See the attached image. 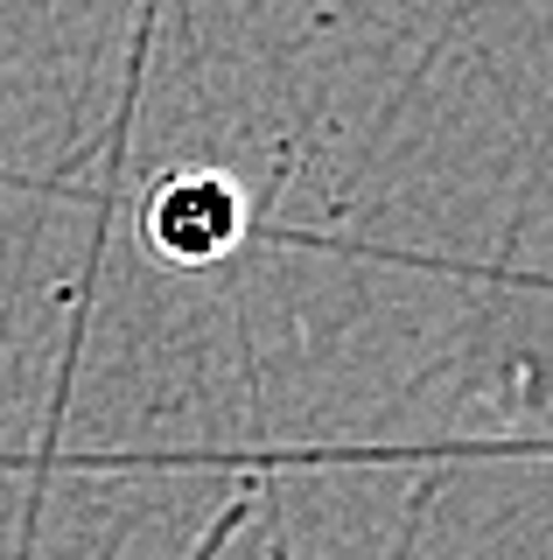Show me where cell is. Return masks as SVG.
I'll return each mask as SVG.
<instances>
[{
  "mask_svg": "<svg viewBox=\"0 0 553 560\" xmlns=\"http://www.w3.org/2000/svg\"><path fill=\"white\" fill-rule=\"evenodd\" d=\"M252 224V203L246 189L232 183L224 168H168L162 183L141 197V245L162 267H217V259L238 253V238H246Z\"/></svg>",
  "mask_w": 553,
  "mask_h": 560,
  "instance_id": "6da1fadb",
  "label": "cell"
}]
</instances>
